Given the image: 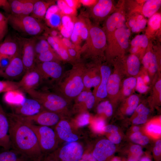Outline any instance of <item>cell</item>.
Returning a JSON list of instances; mask_svg holds the SVG:
<instances>
[{"mask_svg":"<svg viewBox=\"0 0 161 161\" xmlns=\"http://www.w3.org/2000/svg\"><path fill=\"white\" fill-rule=\"evenodd\" d=\"M0 161H33L28 156L11 148L0 152Z\"/></svg>","mask_w":161,"mask_h":161,"instance_id":"cell-28","label":"cell"},{"mask_svg":"<svg viewBox=\"0 0 161 161\" xmlns=\"http://www.w3.org/2000/svg\"><path fill=\"white\" fill-rule=\"evenodd\" d=\"M79 161H97L92 153L85 151Z\"/></svg>","mask_w":161,"mask_h":161,"instance_id":"cell-54","label":"cell"},{"mask_svg":"<svg viewBox=\"0 0 161 161\" xmlns=\"http://www.w3.org/2000/svg\"><path fill=\"white\" fill-rule=\"evenodd\" d=\"M12 107L13 113L24 117L34 116L44 109L38 101L32 98H25L20 104Z\"/></svg>","mask_w":161,"mask_h":161,"instance_id":"cell-16","label":"cell"},{"mask_svg":"<svg viewBox=\"0 0 161 161\" xmlns=\"http://www.w3.org/2000/svg\"><path fill=\"white\" fill-rule=\"evenodd\" d=\"M18 90L21 91L18 82L7 80H0V93Z\"/></svg>","mask_w":161,"mask_h":161,"instance_id":"cell-35","label":"cell"},{"mask_svg":"<svg viewBox=\"0 0 161 161\" xmlns=\"http://www.w3.org/2000/svg\"><path fill=\"white\" fill-rule=\"evenodd\" d=\"M9 130V123L7 114L0 103V146L4 150L11 149Z\"/></svg>","mask_w":161,"mask_h":161,"instance_id":"cell-23","label":"cell"},{"mask_svg":"<svg viewBox=\"0 0 161 161\" xmlns=\"http://www.w3.org/2000/svg\"><path fill=\"white\" fill-rule=\"evenodd\" d=\"M64 1L69 7L76 10L81 4L80 0H64Z\"/></svg>","mask_w":161,"mask_h":161,"instance_id":"cell-52","label":"cell"},{"mask_svg":"<svg viewBox=\"0 0 161 161\" xmlns=\"http://www.w3.org/2000/svg\"><path fill=\"white\" fill-rule=\"evenodd\" d=\"M101 79L99 85L94 88L92 93L95 98V105L107 96L106 87L108 78L112 73L107 63L101 64L99 66Z\"/></svg>","mask_w":161,"mask_h":161,"instance_id":"cell-18","label":"cell"},{"mask_svg":"<svg viewBox=\"0 0 161 161\" xmlns=\"http://www.w3.org/2000/svg\"><path fill=\"white\" fill-rule=\"evenodd\" d=\"M161 5V0L145 1L141 7V13L145 17L149 18L157 12Z\"/></svg>","mask_w":161,"mask_h":161,"instance_id":"cell-30","label":"cell"},{"mask_svg":"<svg viewBox=\"0 0 161 161\" xmlns=\"http://www.w3.org/2000/svg\"><path fill=\"white\" fill-rule=\"evenodd\" d=\"M54 129L59 141L69 143L77 141L78 135L73 131L71 124L64 118L62 119L54 127Z\"/></svg>","mask_w":161,"mask_h":161,"instance_id":"cell-19","label":"cell"},{"mask_svg":"<svg viewBox=\"0 0 161 161\" xmlns=\"http://www.w3.org/2000/svg\"><path fill=\"white\" fill-rule=\"evenodd\" d=\"M147 115L144 114H138V115L133 120V123L137 124L145 123L147 120Z\"/></svg>","mask_w":161,"mask_h":161,"instance_id":"cell-48","label":"cell"},{"mask_svg":"<svg viewBox=\"0 0 161 161\" xmlns=\"http://www.w3.org/2000/svg\"><path fill=\"white\" fill-rule=\"evenodd\" d=\"M112 161H120V160L117 158H115Z\"/></svg>","mask_w":161,"mask_h":161,"instance_id":"cell-63","label":"cell"},{"mask_svg":"<svg viewBox=\"0 0 161 161\" xmlns=\"http://www.w3.org/2000/svg\"><path fill=\"white\" fill-rule=\"evenodd\" d=\"M114 64V70L108 78L106 87L107 97L111 100L119 98L122 85V76L124 73L119 64Z\"/></svg>","mask_w":161,"mask_h":161,"instance_id":"cell-12","label":"cell"},{"mask_svg":"<svg viewBox=\"0 0 161 161\" xmlns=\"http://www.w3.org/2000/svg\"><path fill=\"white\" fill-rule=\"evenodd\" d=\"M72 65V68L65 72L60 80L53 86L55 92L71 102L84 89L83 78L86 67L82 61Z\"/></svg>","mask_w":161,"mask_h":161,"instance_id":"cell-3","label":"cell"},{"mask_svg":"<svg viewBox=\"0 0 161 161\" xmlns=\"http://www.w3.org/2000/svg\"><path fill=\"white\" fill-rule=\"evenodd\" d=\"M38 161H58L53 152L43 154Z\"/></svg>","mask_w":161,"mask_h":161,"instance_id":"cell-51","label":"cell"},{"mask_svg":"<svg viewBox=\"0 0 161 161\" xmlns=\"http://www.w3.org/2000/svg\"><path fill=\"white\" fill-rule=\"evenodd\" d=\"M53 48L45 39H36L35 46V57L38 55Z\"/></svg>","mask_w":161,"mask_h":161,"instance_id":"cell-38","label":"cell"},{"mask_svg":"<svg viewBox=\"0 0 161 161\" xmlns=\"http://www.w3.org/2000/svg\"><path fill=\"white\" fill-rule=\"evenodd\" d=\"M147 21L140 12L135 11L128 16L127 25L128 28L133 32H138L145 28Z\"/></svg>","mask_w":161,"mask_h":161,"instance_id":"cell-25","label":"cell"},{"mask_svg":"<svg viewBox=\"0 0 161 161\" xmlns=\"http://www.w3.org/2000/svg\"><path fill=\"white\" fill-rule=\"evenodd\" d=\"M90 116L88 112L78 114L74 120L72 125L76 127H81L85 126L90 123Z\"/></svg>","mask_w":161,"mask_h":161,"instance_id":"cell-37","label":"cell"},{"mask_svg":"<svg viewBox=\"0 0 161 161\" xmlns=\"http://www.w3.org/2000/svg\"><path fill=\"white\" fill-rule=\"evenodd\" d=\"M85 151L82 145L76 141L58 147L53 153L58 161H79Z\"/></svg>","mask_w":161,"mask_h":161,"instance_id":"cell-9","label":"cell"},{"mask_svg":"<svg viewBox=\"0 0 161 161\" xmlns=\"http://www.w3.org/2000/svg\"><path fill=\"white\" fill-rule=\"evenodd\" d=\"M7 115L11 148L23 153L33 161H38L43 154L29 122L24 117L13 113Z\"/></svg>","mask_w":161,"mask_h":161,"instance_id":"cell-1","label":"cell"},{"mask_svg":"<svg viewBox=\"0 0 161 161\" xmlns=\"http://www.w3.org/2000/svg\"><path fill=\"white\" fill-rule=\"evenodd\" d=\"M149 44L148 38L145 34L136 36L131 42V54L136 55L140 51H145Z\"/></svg>","mask_w":161,"mask_h":161,"instance_id":"cell-29","label":"cell"},{"mask_svg":"<svg viewBox=\"0 0 161 161\" xmlns=\"http://www.w3.org/2000/svg\"><path fill=\"white\" fill-rule=\"evenodd\" d=\"M115 8L112 0H97L95 4L90 7L89 14L97 23L105 21Z\"/></svg>","mask_w":161,"mask_h":161,"instance_id":"cell-13","label":"cell"},{"mask_svg":"<svg viewBox=\"0 0 161 161\" xmlns=\"http://www.w3.org/2000/svg\"><path fill=\"white\" fill-rule=\"evenodd\" d=\"M105 122L103 119L97 118L93 121L91 124V127L95 132L101 133L103 131L105 126Z\"/></svg>","mask_w":161,"mask_h":161,"instance_id":"cell-44","label":"cell"},{"mask_svg":"<svg viewBox=\"0 0 161 161\" xmlns=\"http://www.w3.org/2000/svg\"><path fill=\"white\" fill-rule=\"evenodd\" d=\"M137 79L136 87V90L141 93L145 92L148 90V87L144 82L143 78L141 77H138Z\"/></svg>","mask_w":161,"mask_h":161,"instance_id":"cell-45","label":"cell"},{"mask_svg":"<svg viewBox=\"0 0 161 161\" xmlns=\"http://www.w3.org/2000/svg\"><path fill=\"white\" fill-rule=\"evenodd\" d=\"M54 4V2L52 1L36 0L30 16L39 20H41L44 17L48 8Z\"/></svg>","mask_w":161,"mask_h":161,"instance_id":"cell-27","label":"cell"},{"mask_svg":"<svg viewBox=\"0 0 161 161\" xmlns=\"http://www.w3.org/2000/svg\"><path fill=\"white\" fill-rule=\"evenodd\" d=\"M24 117L32 124L51 127H54L62 119L64 118L59 114L45 109L34 116Z\"/></svg>","mask_w":161,"mask_h":161,"instance_id":"cell-15","label":"cell"},{"mask_svg":"<svg viewBox=\"0 0 161 161\" xmlns=\"http://www.w3.org/2000/svg\"><path fill=\"white\" fill-rule=\"evenodd\" d=\"M139 101V97L136 95H132L128 97L127 99V107L126 110V113L128 115H131L135 110Z\"/></svg>","mask_w":161,"mask_h":161,"instance_id":"cell-36","label":"cell"},{"mask_svg":"<svg viewBox=\"0 0 161 161\" xmlns=\"http://www.w3.org/2000/svg\"><path fill=\"white\" fill-rule=\"evenodd\" d=\"M161 22V15L160 13H156L149 18L146 35L148 38L160 31Z\"/></svg>","mask_w":161,"mask_h":161,"instance_id":"cell-31","label":"cell"},{"mask_svg":"<svg viewBox=\"0 0 161 161\" xmlns=\"http://www.w3.org/2000/svg\"><path fill=\"white\" fill-rule=\"evenodd\" d=\"M20 52L19 43L11 38H7L0 44V55L13 57Z\"/></svg>","mask_w":161,"mask_h":161,"instance_id":"cell-26","label":"cell"},{"mask_svg":"<svg viewBox=\"0 0 161 161\" xmlns=\"http://www.w3.org/2000/svg\"><path fill=\"white\" fill-rule=\"evenodd\" d=\"M26 72L20 52L12 58L5 69L0 70V76L7 80L13 81L22 77Z\"/></svg>","mask_w":161,"mask_h":161,"instance_id":"cell-14","label":"cell"},{"mask_svg":"<svg viewBox=\"0 0 161 161\" xmlns=\"http://www.w3.org/2000/svg\"><path fill=\"white\" fill-rule=\"evenodd\" d=\"M139 130V127L137 126L134 127L133 128V130L135 132H138Z\"/></svg>","mask_w":161,"mask_h":161,"instance_id":"cell-61","label":"cell"},{"mask_svg":"<svg viewBox=\"0 0 161 161\" xmlns=\"http://www.w3.org/2000/svg\"><path fill=\"white\" fill-rule=\"evenodd\" d=\"M8 17V22L13 28L30 35H39L45 29L40 20L30 15L16 17L10 14Z\"/></svg>","mask_w":161,"mask_h":161,"instance_id":"cell-7","label":"cell"},{"mask_svg":"<svg viewBox=\"0 0 161 161\" xmlns=\"http://www.w3.org/2000/svg\"><path fill=\"white\" fill-rule=\"evenodd\" d=\"M92 94V92L91 90H83L74 100V105H78L84 102Z\"/></svg>","mask_w":161,"mask_h":161,"instance_id":"cell-43","label":"cell"},{"mask_svg":"<svg viewBox=\"0 0 161 161\" xmlns=\"http://www.w3.org/2000/svg\"><path fill=\"white\" fill-rule=\"evenodd\" d=\"M161 151V141L160 140L157 141L154 149V154L156 156L159 155Z\"/></svg>","mask_w":161,"mask_h":161,"instance_id":"cell-58","label":"cell"},{"mask_svg":"<svg viewBox=\"0 0 161 161\" xmlns=\"http://www.w3.org/2000/svg\"><path fill=\"white\" fill-rule=\"evenodd\" d=\"M97 0H80L81 4L86 6L91 7L95 4Z\"/></svg>","mask_w":161,"mask_h":161,"instance_id":"cell-59","label":"cell"},{"mask_svg":"<svg viewBox=\"0 0 161 161\" xmlns=\"http://www.w3.org/2000/svg\"><path fill=\"white\" fill-rule=\"evenodd\" d=\"M31 97L38 101L44 109L59 114L65 117L71 114V101L56 92L30 90L26 92Z\"/></svg>","mask_w":161,"mask_h":161,"instance_id":"cell-4","label":"cell"},{"mask_svg":"<svg viewBox=\"0 0 161 161\" xmlns=\"http://www.w3.org/2000/svg\"><path fill=\"white\" fill-rule=\"evenodd\" d=\"M160 60L149 43L143 54L142 63L143 67L150 77L154 75L160 68Z\"/></svg>","mask_w":161,"mask_h":161,"instance_id":"cell-20","label":"cell"},{"mask_svg":"<svg viewBox=\"0 0 161 161\" xmlns=\"http://www.w3.org/2000/svg\"><path fill=\"white\" fill-rule=\"evenodd\" d=\"M139 158L138 157L133 155L129 158V161H138Z\"/></svg>","mask_w":161,"mask_h":161,"instance_id":"cell-60","label":"cell"},{"mask_svg":"<svg viewBox=\"0 0 161 161\" xmlns=\"http://www.w3.org/2000/svg\"><path fill=\"white\" fill-rule=\"evenodd\" d=\"M109 139L110 141L115 144L120 143L121 140V137L117 131L111 133Z\"/></svg>","mask_w":161,"mask_h":161,"instance_id":"cell-49","label":"cell"},{"mask_svg":"<svg viewBox=\"0 0 161 161\" xmlns=\"http://www.w3.org/2000/svg\"><path fill=\"white\" fill-rule=\"evenodd\" d=\"M131 140L134 142L142 145L147 144L149 142V139L148 137L143 135L139 132H134L131 136Z\"/></svg>","mask_w":161,"mask_h":161,"instance_id":"cell-41","label":"cell"},{"mask_svg":"<svg viewBox=\"0 0 161 161\" xmlns=\"http://www.w3.org/2000/svg\"><path fill=\"white\" fill-rule=\"evenodd\" d=\"M126 14L122 3L105 20L102 28L106 35L107 41L112 37L115 31L126 27Z\"/></svg>","mask_w":161,"mask_h":161,"instance_id":"cell-8","label":"cell"},{"mask_svg":"<svg viewBox=\"0 0 161 161\" xmlns=\"http://www.w3.org/2000/svg\"><path fill=\"white\" fill-rule=\"evenodd\" d=\"M0 7L3 8L6 11L10 12V6L8 1L0 0Z\"/></svg>","mask_w":161,"mask_h":161,"instance_id":"cell-57","label":"cell"},{"mask_svg":"<svg viewBox=\"0 0 161 161\" xmlns=\"http://www.w3.org/2000/svg\"><path fill=\"white\" fill-rule=\"evenodd\" d=\"M98 113H104L106 116H111L113 113L112 106L109 101L107 100L101 102L97 108Z\"/></svg>","mask_w":161,"mask_h":161,"instance_id":"cell-39","label":"cell"},{"mask_svg":"<svg viewBox=\"0 0 161 161\" xmlns=\"http://www.w3.org/2000/svg\"><path fill=\"white\" fill-rule=\"evenodd\" d=\"M8 18L0 12V41L3 39L8 30Z\"/></svg>","mask_w":161,"mask_h":161,"instance_id":"cell-40","label":"cell"},{"mask_svg":"<svg viewBox=\"0 0 161 161\" xmlns=\"http://www.w3.org/2000/svg\"><path fill=\"white\" fill-rule=\"evenodd\" d=\"M57 4L59 9L63 14L71 16L75 14L76 10L69 7L64 0L58 1Z\"/></svg>","mask_w":161,"mask_h":161,"instance_id":"cell-42","label":"cell"},{"mask_svg":"<svg viewBox=\"0 0 161 161\" xmlns=\"http://www.w3.org/2000/svg\"><path fill=\"white\" fill-rule=\"evenodd\" d=\"M21 91L14 90L5 92L4 96V100L11 107L19 104L25 98Z\"/></svg>","mask_w":161,"mask_h":161,"instance_id":"cell-33","label":"cell"},{"mask_svg":"<svg viewBox=\"0 0 161 161\" xmlns=\"http://www.w3.org/2000/svg\"><path fill=\"white\" fill-rule=\"evenodd\" d=\"M135 110L138 114H144L148 115L150 112L149 109L142 104L138 106Z\"/></svg>","mask_w":161,"mask_h":161,"instance_id":"cell-55","label":"cell"},{"mask_svg":"<svg viewBox=\"0 0 161 161\" xmlns=\"http://www.w3.org/2000/svg\"><path fill=\"white\" fill-rule=\"evenodd\" d=\"M118 129V127L114 125H109L105 126L103 129V131L112 133L116 131Z\"/></svg>","mask_w":161,"mask_h":161,"instance_id":"cell-56","label":"cell"},{"mask_svg":"<svg viewBox=\"0 0 161 161\" xmlns=\"http://www.w3.org/2000/svg\"><path fill=\"white\" fill-rule=\"evenodd\" d=\"M137 79L135 77H130L125 79L122 82L119 97H128L131 95L136 88Z\"/></svg>","mask_w":161,"mask_h":161,"instance_id":"cell-32","label":"cell"},{"mask_svg":"<svg viewBox=\"0 0 161 161\" xmlns=\"http://www.w3.org/2000/svg\"><path fill=\"white\" fill-rule=\"evenodd\" d=\"M13 58L7 55H0V70H4L7 67Z\"/></svg>","mask_w":161,"mask_h":161,"instance_id":"cell-46","label":"cell"},{"mask_svg":"<svg viewBox=\"0 0 161 161\" xmlns=\"http://www.w3.org/2000/svg\"><path fill=\"white\" fill-rule=\"evenodd\" d=\"M120 61L125 73L130 77H135L138 75L140 67V62L137 55L131 54L127 58L124 57Z\"/></svg>","mask_w":161,"mask_h":161,"instance_id":"cell-24","label":"cell"},{"mask_svg":"<svg viewBox=\"0 0 161 161\" xmlns=\"http://www.w3.org/2000/svg\"><path fill=\"white\" fill-rule=\"evenodd\" d=\"M18 40L21 59L26 72L35 66V46L36 39L20 38Z\"/></svg>","mask_w":161,"mask_h":161,"instance_id":"cell-10","label":"cell"},{"mask_svg":"<svg viewBox=\"0 0 161 161\" xmlns=\"http://www.w3.org/2000/svg\"><path fill=\"white\" fill-rule=\"evenodd\" d=\"M56 13L52 14L51 15L47 17L49 22L52 26H55L58 25L60 22L59 15Z\"/></svg>","mask_w":161,"mask_h":161,"instance_id":"cell-47","label":"cell"},{"mask_svg":"<svg viewBox=\"0 0 161 161\" xmlns=\"http://www.w3.org/2000/svg\"><path fill=\"white\" fill-rule=\"evenodd\" d=\"M28 122L36 135L43 154L53 152L59 147L60 142L54 129L51 127L37 125Z\"/></svg>","mask_w":161,"mask_h":161,"instance_id":"cell-6","label":"cell"},{"mask_svg":"<svg viewBox=\"0 0 161 161\" xmlns=\"http://www.w3.org/2000/svg\"><path fill=\"white\" fill-rule=\"evenodd\" d=\"M140 161H151L147 157H144Z\"/></svg>","mask_w":161,"mask_h":161,"instance_id":"cell-62","label":"cell"},{"mask_svg":"<svg viewBox=\"0 0 161 161\" xmlns=\"http://www.w3.org/2000/svg\"><path fill=\"white\" fill-rule=\"evenodd\" d=\"M61 63L55 61L40 62L36 63L35 66L44 81L50 79L51 82L55 83L60 80L65 72Z\"/></svg>","mask_w":161,"mask_h":161,"instance_id":"cell-11","label":"cell"},{"mask_svg":"<svg viewBox=\"0 0 161 161\" xmlns=\"http://www.w3.org/2000/svg\"><path fill=\"white\" fill-rule=\"evenodd\" d=\"M130 150L133 155L140 157L143 153L141 147L138 145H134L131 148Z\"/></svg>","mask_w":161,"mask_h":161,"instance_id":"cell-50","label":"cell"},{"mask_svg":"<svg viewBox=\"0 0 161 161\" xmlns=\"http://www.w3.org/2000/svg\"><path fill=\"white\" fill-rule=\"evenodd\" d=\"M62 61L60 56L53 48L41 53L35 57L36 64L51 61L61 63Z\"/></svg>","mask_w":161,"mask_h":161,"instance_id":"cell-34","label":"cell"},{"mask_svg":"<svg viewBox=\"0 0 161 161\" xmlns=\"http://www.w3.org/2000/svg\"><path fill=\"white\" fill-rule=\"evenodd\" d=\"M130 30L126 26L117 30L112 37L107 41L105 52L106 60L108 63H113L123 58L129 46Z\"/></svg>","mask_w":161,"mask_h":161,"instance_id":"cell-5","label":"cell"},{"mask_svg":"<svg viewBox=\"0 0 161 161\" xmlns=\"http://www.w3.org/2000/svg\"><path fill=\"white\" fill-rule=\"evenodd\" d=\"M115 146L109 140L103 139L99 141L92 153L97 161H105L113 154Z\"/></svg>","mask_w":161,"mask_h":161,"instance_id":"cell-22","label":"cell"},{"mask_svg":"<svg viewBox=\"0 0 161 161\" xmlns=\"http://www.w3.org/2000/svg\"><path fill=\"white\" fill-rule=\"evenodd\" d=\"M107 45L106 35L102 28L89 22L88 35L80 50L81 61L84 63L89 61L86 64L100 65L106 60Z\"/></svg>","mask_w":161,"mask_h":161,"instance_id":"cell-2","label":"cell"},{"mask_svg":"<svg viewBox=\"0 0 161 161\" xmlns=\"http://www.w3.org/2000/svg\"><path fill=\"white\" fill-rule=\"evenodd\" d=\"M147 129L150 132L159 134L161 132V126L156 124H151L147 126Z\"/></svg>","mask_w":161,"mask_h":161,"instance_id":"cell-53","label":"cell"},{"mask_svg":"<svg viewBox=\"0 0 161 161\" xmlns=\"http://www.w3.org/2000/svg\"><path fill=\"white\" fill-rule=\"evenodd\" d=\"M36 0H12L8 1L11 14L16 17L29 16L31 13Z\"/></svg>","mask_w":161,"mask_h":161,"instance_id":"cell-21","label":"cell"},{"mask_svg":"<svg viewBox=\"0 0 161 161\" xmlns=\"http://www.w3.org/2000/svg\"><path fill=\"white\" fill-rule=\"evenodd\" d=\"M44 81L39 71L35 66L26 72L21 80L18 82L21 90L36 89Z\"/></svg>","mask_w":161,"mask_h":161,"instance_id":"cell-17","label":"cell"}]
</instances>
